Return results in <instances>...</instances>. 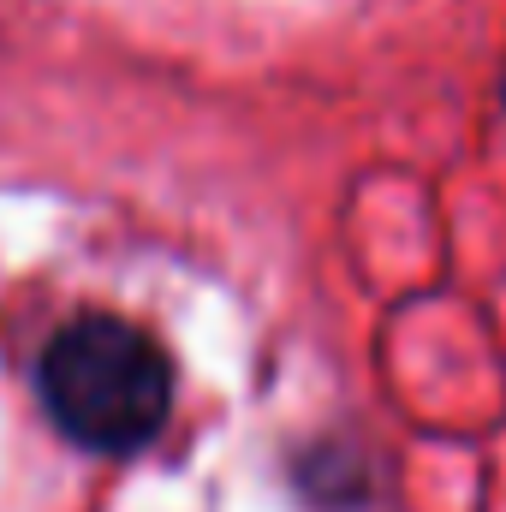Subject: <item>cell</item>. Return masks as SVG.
I'll list each match as a JSON object with an SVG mask.
<instances>
[{
  "instance_id": "obj_1",
  "label": "cell",
  "mask_w": 506,
  "mask_h": 512,
  "mask_svg": "<svg viewBox=\"0 0 506 512\" xmlns=\"http://www.w3.org/2000/svg\"><path fill=\"white\" fill-rule=\"evenodd\" d=\"M36 387H42V405L60 423V435L90 453L149 447L173 411L167 352L120 316L66 322L36 364Z\"/></svg>"
}]
</instances>
